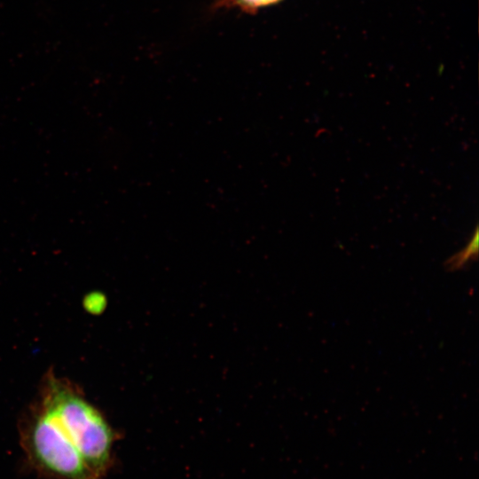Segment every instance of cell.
Here are the masks:
<instances>
[{"mask_svg": "<svg viewBox=\"0 0 479 479\" xmlns=\"http://www.w3.org/2000/svg\"><path fill=\"white\" fill-rule=\"evenodd\" d=\"M60 423L98 479L114 464L118 432L103 413L66 379L47 374L38 401Z\"/></svg>", "mask_w": 479, "mask_h": 479, "instance_id": "6da1fadb", "label": "cell"}, {"mask_svg": "<svg viewBox=\"0 0 479 479\" xmlns=\"http://www.w3.org/2000/svg\"><path fill=\"white\" fill-rule=\"evenodd\" d=\"M20 436L39 472L55 479H98L58 420L39 402L27 415Z\"/></svg>", "mask_w": 479, "mask_h": 479, "instance_id": "7a4b0ae2", "label": "cell"}, {"mask_svg": "<svg viewBox=\"0 0 479 479\" xmlns=\"http://www.w3.org/2000/svg\"><path fill=\"white\" fill-rule=\"evenodd\" d=\"M478 254V228H475V233L466 247L459 252L450 256L445 266L450 271H457L461 269L469 260L477 258Z\"/></svg>", "mask_w": 479, "mask_h": 479, "instance_id": "3957f363", "label": "cell"}, {"mask_svg": "<svg viewBox=\"0 0 479 479\" xmlns=\"http://www.w3.org/2000/svg\"><path fill=\"white\" fill-rule=\"evenodd\" d=\"M245 9H257L279 2V0H226Z\"/></svg>", "mask_w": 479, "mask_h": 479, "instance_id": "277c9868", "label": "cell"}]
</instances>
